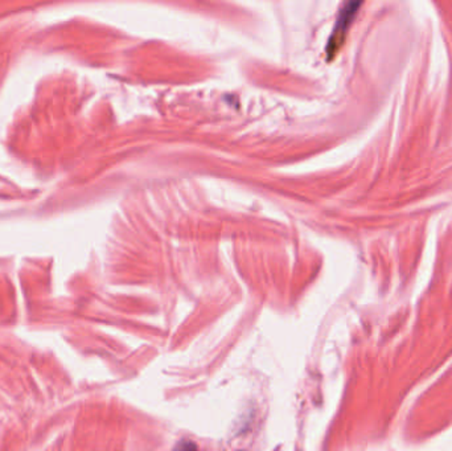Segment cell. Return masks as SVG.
Masks as SVG:
<instances>
[{
  "mask_svg": "<svg viewBox=\"0 0 452 451\" xmlns=\"http://www.w3.org/2000/svg\"><path fill=\"white\" fill-rule=\"evenodd\" d=\"M360 7H361V3L352 1V3H347L341 8L334 31H332L331 39L328 41V47H327V53L330 56H334V53L337 52V49L340 48V45L343 44V41L345 39V35H347L352 21H354V16L357 15Z\"/></svg>",
  "mask_w": 452,
  "mask_h": 451,
  "instance_id": "obj_1",
  "label": "cell"
},
{
  "mask_svg": "<svg viewBox=\"0 0 452 451\" xmlns=\"http://www.w3.org/2000/svg\"><path fill=\"white\" fill-rule=\"evenodd\" d=\"M172 451H201L197 448L196 443L188 439H183L177 442L176 446L172 449Z\"/></svg>",
  "mask_w": 452,
  "mask_h": 451,
  "instance_id": "obj_2",
  "label": "cell"
}]
</instances>
